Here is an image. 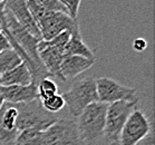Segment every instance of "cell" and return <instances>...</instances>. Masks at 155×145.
<instances>
[{
    "label": "cell",
    "mask_w": 155,
    "mask_h": 145,
    "mask_svg": "<svg viewBox=\"0 0 155 145\" xmlns=\"http://www.w3.org/2000/svg\"><path fill=\"white\" fill-rule=\"evenodd\" d=\"M107 145H120V143L116 142V143H112V144H107Z\"/></svg>",
    "instance_id": "cell-25"
},
{
    "label": "cell",
    "mask_w": 155,
    "mask_h": 145,
    "mask_svg": "<svg viewBox=\"0 0 155 145\" xmlns=\"http://www.w3.org/2000/svg\"><path fill=\"white\" fill-rule=\"evenodd\" d=\"M21 63L24 61L15 49L10 48V49L4 50L2 53H0V76L16 68Z\"/></svg>",
    "instance_id": "cell-16"
},
{
    "label": "cell",
    "mask_w": 155,
    "mask_h": 145,
    "mask_svg": "<svg viewBox=\"0 0 155 145\" xmlns=\"http://www.w3.org/2000/svg\"><path fill=\"white\" fill-rule=\"evenodd\" d=\"M16 105L18 108L16 126L19 133L27 130L45 132L59 118L56 114L47 112L41 106V103L38 98L29 103H22Z\"/></svg>",
    "instance_id": "cell-2"
},
{
    "label": "cell",
    "mask_w": 155,
    "mask_h": 145,
    "mask_svg": "<svg viewBox=\"0 0 155 145\" xmlns=\"http://www.w3.org/2000/svg\"><path fill=\"white\" fill-rule=\"evenodd\" d=\"M42 7L48 11H53V12H60V14L67 15V9L63 5L60 0H39Z\"/></svg>",
    "instance_id": "cell-19"
},
{
    "label": "cell",
    "mask_w": 155,
    "mask_h": 145,
    "mask_svg": "<svg viewBox=\"0 0 155 145\" xmlns=\"http://www.w3.org/2000/svg\"><path fill=\"white\" fill-rule=\"evenodd\" d=\"M63 98L71 116L78 117L86 107L98 102L96 78L89 76L75 81L71 88L63 94Z\"/></svg>",
    "instance_id": "cell-4"
},
{
    "label": "cell",
    "mask_w": 155,
    "mask_h": 145,
    "mask_svg": "<svg viewBox=\"0 0 155 145\" xmlns=\"http://www.w3.org/2000/svg\"><path fill=\"white\" fill-rule=\"evenodd\" d=\"M36 22L40 30L42 40H50L64 31H68L71 35L81 34L77 20L60 12H53L45 9L41 17Z\"/></svg>",
    "instance_id": "cell-5"
},
{
    "label": "cell",
    "mask_w": 155,
    "mask_h": 145,
    "mask_svg": "<svg viewBox=\"0 0 155 145\" xmlns=\"http://www.w3.org/2000/svg\"><path fill=\"white\" fill-rule=\"evenodd\" d=\"M137 102H116L107 105L106 110V123L104 138L107 144L116 143L120 140V134L122 128L126 123L132 112L136 108Z\"/></svg>",
    "instance_id": "cell-6"
},
{
    "label": "cell",
    "mask_w": 155,
    "mask_h": 145,
    "mask_svg": "<svg viewBox=\"0 0 155 145\" xmlns=\"http://www.w3.org/2000/svg\"><path fill=\"white\" fill-rule=\"evenodd\" d=\"M15 145H47L45 132L27 130L18 134Z\"/></svg>",
    "instance_id": "cell-15"
},
{
    "label": "cell",
    "mask_w": 155,
    "mask_h": 145,
    "mask_svg": "<svg viewBox=\"0 0 155 145\" xmlns=\"http://www.w3.org/2000/svg\"><path fill=\"white\" fill-rule=\"evenodd\" d=\"M56 94H58V85L51 78H44L37 84V96L40 102Z\"/></svg>",
    "instance_id": "cell-17"
},
{
    "label": "cell",
    "mask_w": 155,
    "mask_h": 145,
    "mask_svg": "<svg viewBox=\"0 0 155 145\" xmlns=\"http://www.w3.org/2000/svg\"><path fill=\"white\" fill-rule=\"evenodd\" d=\"M5 6L14 16L16 21L25 29L26 31H28L35 38L42 40L40 30L29 11L26 0H9V1H6Z\"/></svg>",
    "instance_id": "cell-10"
},
{
    "label": "cell",
    "mask_w": 155,
    "mask_h": 145,
    "mask_svg": "<svg viewBox=\"0 0 155 145\" xmlns=\"http://www.w3.org/2000/svg\"><path fill=\"white\" fill-rule=\"evenodd\" d=\"M71 39V34L64 31L50 40H40L37 46L39 59L50 77L64 81L60 74V65L65 57L64 49Z\"/></svg>",
    "instance_id": "cell-3"
},
{
    "label": "cell",
    "mask_w": 155,
    "mask_h": 145,
    "mask_svg": "<svg viewBox=\"0 0 155 145\" xmlns=\"http://www.w3.org/2000/svg\"><path fill=\"white\" fill-rule=\"evenodd\" d=\"M4 104H5V99L2 97V95H1V93H0V110H1V107H2Z\"/></svg>",
    "instance_id": "cell-24"
},
{
    "label": "cell",
    "mask_w": 155,
    "mask_h": 145,
    "mask_svg": "<svg viewBox=\"0 0 155 145\" xmlns=\"http://www.w3.org/2000/svg\"><path fill=\"white\" fill-rule=\"evenodd\" d=\"M107 105L96 102L85 108L77 117V126L84 145H97L104 138Z\"/></svg>",
    "instance_id": "cell-1"
},
{
    "label": "cell",
    "mask_w": 155,
    "mask_h": 145,
    "mask_svg": "<svg viewBox=\"0 0 155 145\" xmlns=\"http://www.w3.org/2000/svg\"><path fill=\"white\" fill-rule=\"evenodd\" d=\"M30 84H34L32 75L25 63L0 76V86H27Z\"/></svg>",
    "instance_id": "cell-13"
},
{
    "label": "cell",
    "mask_w": 155,
    "mask_h": 145,
    "mask_svg": "<svg viewBox=\"0 0 155 145\" xmlns=\"http://www.w3.org/2000/svg\"><path fill=\"white\" fill-rule=\"evenodd\" d=\"M153 126L152 122L141 110L135 108L122 128L118 143L120 145H136Z\"/></svg>",
    "instance_id": "cell-9"
},
{
    "label": "cell",
    "mask_w": 155,
    "mask_h": 145,
    "mask_svg": "<svg viewBox=\"0 0 155 145\" xmlns=\"http://www.w3.org/2000/svg\"><path fill=\"white\" fill-rule=\"evenodd\" d=\"M47 145H84L76 120L58 118L45 131Z\"/></svg>",
    "instance_id": "cell-7"
},
{
    "label": "cell",
    "mask_w": 155,
    "mask_h": 145,
    "mask_svg": "<svg viewBox=\"0 0 155 145\" xmlns=\"http://www.w3.org/2000/svg\"><path fill=\"white\" fill-rule=\"evenodd\" d=\"M40 103H41V106L51 114L58 113L65 107V101L63 98V95H60V94H56L49 98L44 99Z\"/></svg>",
    "instance_id": "cell-18"
},
{
    "label": "cell",
    "mask_w": 155,
    "mask_h": 145,
    "mask_svg": "<svg viewBox=\"0 0 155 145\" xmlns=\"http://www.w3.org/2000/svg\"><path fill=\"white\" fill-rule=\"evenodd\" d=\"M133 48L136 51H144L147 48V41L143 38H137L133 41Z\"/></svg>",
    "instance_id": "cell-22"
},
{
    "label": "cell",
    "mask_w": 155,
    "mask_h": 145,
    "mask_svg": "<svg viewBox=\"0 0 155 145\" xmlns=\"http://www.w3.org/2000/svg\"><path fill=\"white\" fill-rule=\"evenodd\" d=\"M63 5L66 7L67 9V14L68 16L74 19V20H77V16H78V10H79V7L81 5V0H71V1H68V0H60Z\"/></svg>",
    "instance_id": "cell-20"
},
{
    "label": "cell",
    "mask_w": 155,
    "mask_h": 145,
    "mask_svg": "<svg viewBox=\"0 0 155 145\" xmlns=\"http://www.w3.org/2000/svg\"><path fill=\"white\" fill-rule=\"evenodd\" d=\"M0 93L5 102L10 104L29 103L38 98L37 85L35 84L27 86H0Z\"/></svg>",
    "instance_id": "cell-11"
},
{
    "label": "cell",
    "mask_w": 155,
    "mask_h": 145,
    "mask_svg": "<svg viewBox=\"0 0 155 145\" xmlns=\"http://www.w3.org/2000/svg\"><path fill=\"white\" fill-rule=\"evenodd\" d=\"M95 59H89L81 56H65L60 65V74L64 81L68 79H74L92 67Z\"/></svg>",
    "instance_id": "cell-12"
},
{
    "label": "cell",
    "mask_w": 155,
    "mask_h": 145,
    "mask_svg": "<svg viewBox=\"0 0 155 145\" xmlns=\"http://www.w3.org/2000/svg\"><path fill=\"white\" fill-rule=\"evenodd\" d=\"M136 145H155V140H154V130L153 126L151 127V130L148 131V133L145 135L144 137L142 138L141 141L138 142Z\"/></svg>",
    "instance_id": "cell-21"
},
{
    "label": "cell",
    "mask_w": 155,
    "mask_h": 145,
    "mask_svg": "<svg viewBox=\"0 0 155 145\" xmlns=\"http://www.w3.org/2000/svg\"><path fill=\"white\" fill-rule=\"evenodd\" d=\"M96 89L98 102L106 105L116 102H138L135 88L122 85L115 79L108 77H99L96 79Z\"/></svg>",
    "instance_id": "cell-8"
},
{
    "label": "cell",
    "mask_w": 155,
    "mask_h": 145,
    "mask_svg": "<svg viewBox=\"0 0 155 145\" xmlns=\"http://www.w3.org/2000/svg\"><path fill=\"white\" fill-rule=\"evenodd\" d=\"M65 56H81L89 59H95L94 54L86 44L83 41L81 35H71V39L64 49Z\"/></svg>",
    "instance_id": "cell-14"
},
{
    "label": "cell",
    "mask_w": 155,
    "mask_h": 145,
    "mask_svg": "<svg viewBox=\"0 0 155 145\" xmlns=\"http://www.w3.org/2000/svg\"><path fill=\"white\" fill-rule=\"evenodd\" d=\"M10 48H11V46H10L9 40H8V38L4 34V31L0 29V53H2L4 50L10 49Z\"/></svg>",
    "instance_id": "cell-23"
}]
</instances>
